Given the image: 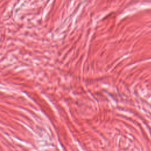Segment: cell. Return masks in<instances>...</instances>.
I'll return each instance as SVG.
<instances>
[]
</instances>
